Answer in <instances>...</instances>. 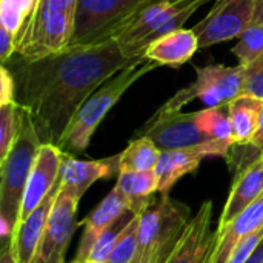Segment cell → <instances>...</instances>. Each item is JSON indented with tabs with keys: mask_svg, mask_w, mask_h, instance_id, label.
Wrapping results in <instances>:
<instances>
[{
	"mask_svg": "<svg viewBox=\"0 0 263 263\" xmlns=\"http://www.w3.org/2000/svg\"><path fill=\"white\" fill-rule=\"evenodd\" d=\"M247 66L208 65L196 68L197 79L177 91L163 106L166 111H179L186 103L200 99L208 106L227 105L243 92Z\"/></svg>",
	"mask_w": 263,
	"mask_h": 263,
	"instance_id": "obj_8",
	"label": "cell"
},
{
	"mask_svg": "<svg viewBox=\"0 0 263 263\" xmlns=\"http://www.w3.org/2000/svg\"><path fill=\"white\" fill-rule=\"evenodd\" d=\"M197 123L210 140L228 142L233 145V131L228 114V103L208 106L197 112Z\"/></svg>",
	"mask_w": 263,
	"mask_h": 263,
	"instance_id": "obj_24",
	"label": "cell"
},
{
	"mask_svg": "<svg viewBox=\"0 0 263 263\" xmlns=\"http://www.w3.org/2000/svg\"><path fill=\"white\" fill-rule=\"evenodd\" d=\"M197 49H200V45L194 29L180 28L153 42L145 52V59L160 66L166 65L176 68L190 62Z\"/></svg>",
	"mask_w": 263,
	"mask_h": 263,
	"instance_id": "obj_20",
	"label": "cell"
},
{
	"mask_svg": "<svg viewBox=\"0 0 263 263\" xmlns=\"http://www.w3.org/2000/svg\"><path fill=\"white\" fill-rule=\"evenodd\" d=\"M119 173L120 154L100 160H79L65 153L60 168V191L80 200L97 180L119 176Z\"/></svg>",
	"mask_w": 263,
	"mask_h": 263,
	"instance_id": "obj_14",
	"label": "cell"
},
{
	"mask_svg": "<svg viewBox=\"0 0 263 263\" xmlns=\"http://www.w3.org/2000/svg\"><path fill=\"white\" fill-rule=\"evenodd\" d=\"M37 0H0V26L18 37Z\"/></svg>",
	"mask_w": 263,
	"mask_h": 263,
	"instance_id": "obj_26",
	"label": "cell"
},
{
	"mask_svg": "<svg viewBox=\"0 0 263 263\" xmlns=\"http://www.w3.org/2000/svg\"><path fill=\"white\" fill-rule=\"evenodd\" d=\"M262 109L263 99L251 94H240L228 103L233 146H247L251 142L259 126Z\"/></svg>",
	"mask_w": 263,
	"mask_h": 263,
	"instance_id": "obj_21",
	"label": "cell"
},
{
	"mask_svg": "<svg viewBox=\"0 0 263 263\" xmlns=\"http://www.w3.org/2000/svg\"><path fill=\"white\" fill-rule=\"evenodd\" d=\"M40 145L42 140L29 109L20 106L18 134L8 156L0 160V222L2 234L8 242L17 227L25 188Z\"/></svg>",
	"mask_w": 263,
	"mask_h": 263,
	"instance_id": "obj_2",
	"label": "cell"
},
{
	"mask_svg": "<svg viewBox=\"0 0 263 263\" xmlns=\"http://www.w3.org/2000/svg\"><path fill=\"white\" fill-rule=\"evenodd\" d=\"M262 0H217L210 14L193 29L200 49L240 37L253 23Z\"/></svg>",
	"mask_w": 263,
	"mask_h": 263,
	"instance_id": "obj_9",
	"label": "cell"
},
{
	"mask_svg": "<svg viewBox=\"0 0 263 263\" xmlns=\"http://www.w3.org/2000/svg\"><path fill=\"white\" fill-rule=\"evenodd\" d=\"M142 60L146 59H126L117 39L69 45L32 60L14 55L9 69L15 79V102L29 109L42 143L59 145L82 103L108 79Z\"/></svg>",
	"mask_w": 263,
	"mask_h": 263,
	"instance_id": "obj_1",
	"label": "cell"
},
{
	"mask_svg": "<svg viewBox=\"0 0 263 263\" xmlns=\"http://www.w3.org/2000/svg\"><path fill=\"white\" fill-rule=\"evenodd\" d=\"M69 263H80V262H79V260H77V259H74V260H72V262H69Z\"/></svg>",
	"mask_w": 263,
	"mask_h": 263,
	"instance_id": "obj_37",
	"label": "cell"
},
{
	"mask_svg": "<svg viewBox=\"0 0 263 263\" xmlns=\"http://www.w3.org/2000/svg\"><path fill=\"white\" fill-rule=\"evenodd\" d=\"M256 23H263V0L260 2V6H259V12H257V17H256Z\"/></svg>",
	"mask_w": 263,
	"mask_h": 263,
	"instance_id": "obj_36",
	"label": "cell"
},
{
	"mask_svg": "<svg viewBox=\"0 0 263 263\" xmlns=\"http://www.w3.org/2000/svg\"><path fill=\"white\" fill-rule=\"evenodd\" d=\"M233 54L239 59V65L248 66L263 54V23H253L239 37Z\"/></svg>",
	"mask_w": 263,
	"mask_h": 263,
	"instance_id": "obj_25",
	"label": "cell"
},
{
	"mask_svg": "<svg viewBox=\"0 0 263 263\" xmlns=\"http://www.w3.org/2000/svg\"><path fill=\"white\" fill-rule=\"evenodd\" d=\"M260 228H263V196L228 225L217 228L210 263L228 262L234 248Z\"/></svg>",
	"mask_w": 263,
	"mask_h": 263,
	"instance_id": "obj_18",
	"label": "cell"
},
{
	"mask_svg": "<svg viewBox=\"0 0 263 263\" xmlns=\"http://www.w3.org/2000/svg\"><path fill=\"white\" fill-rule=\"evenodd\" d=\"M116 186L126 196L131 214H142L154 203V193L159 191L156 170L123 171L117 176Z\"/></svg>",
	"mask_w": 263,
	"mask_h": 263,
	"instance_id": "obj_22",
	"label": "cell"
},
{
	"mask_svg": "<svg viewBox=\"0 0 263 263\" xmlns=\"http://www.w3.org/2000/svg\"><path fill=\"white\" fill-rule=\"evenodd\" d=\"M128 223V220H120L117 222L112 228H109L106 233L102 234V237L94 243L88 259L85 263H108L109 257L114 251V247L125 228V225Z\"/></svg>",
	"mask_w": 263,
	"mask_h": 263,
	"instance_id": "obj_29",
	"label": "cell"
},
{
	"mask_svg": "<svg viewBox=\"0 0 263 263\" xmlns=\"http://www.w3.org/2000/svg\"><path fill=\"white\" fill-rule=\"evenodd\" d=\"M245 263H263V240Z\"/></svg>",
	"mask_w": 263,
	"mask_h": 263,
	"instance_id": "obj_35",
	"label": "cell"
},
{
	"mask_svg": "<svg viewBox=\"0 0 263 263\" xmlns=\"http://www.w3.org/2000/svg\"><path fill=\"white\" fill-rule=\"evenodd\" d=\"M60 191V177L51 193L45 197V200L23 220H20L9 239V248L14 254L17 263H32L37 248L40 245L42 236L45 233L51 210Z\"/></svg>",
	"mask_w": 263,
	"mask_h": 263,
	"instance_id": "obj_17",
	"label": "cell"
},
{
	"mask_svg": "<svg viewBox=\"0 0 263 263\" xmlns=\"http://www.w3.org/2000/svg\"><path fill=\"white\" fill-rule=\"evenodd\" d=\"M263 196V156L234 176L231 193L219 219L222 228Z\"/></svg>",
	"mask_w": 263,
	"mask_h": 263,
	"instance_id": "obj_19",
	"label": "cell"
},
{
	"mask_svg": "<svg viewBox=\"0 0 263 263\" xmlns=\"http://www.w3.org/2000/svg\"><path fill=\"white\" fill-rule=\"evenodd\" d=\"M162 151L148 137H134L120 153V173L156 170ZM119 173V174H120Z\"/></svg>",
	"mask_w": 263,
	"mask_h": 263,
	"instance_id": "obj_23",
	"label": "cell"
},
{
	"mask_svg": "<svg viewBox=\"0 0 263 263\" xmlns=\"http://www.w3.org/2000/svg\"><path fill=\"white\" fill-rule=\"evenodd\" d=\"M0 263H17L14 259V254L9 248V243L6 242L3 245V250H2V256H0Z\"/></svg>",
	"mask_w": 263,
	"mask_h": 263,
	"instance_id": "obj_34",
	"label": "cell"
},
{
	"mask_svg": "<svg viewBox=\"0 0 263 263\" xmlns=\"http://www.w3.org/2000/svg\"><path fill=\"white\" fill-rule=\"evenodd\" d=\"M15 102V79L6 65L0 68V105Z\"/></svg>",
	"mask_w": 263,
	"mask_h": 263,
	"instance_id": "obj_32",
	"label": "cell"
},
{
	"mask_svg": "<svg viewBox=\"0 0 263 263\" xmlns=\"http://www.w3.org/2000/svg\"><path fill=\"white\" fill-rule=\"evenodd\" d=\"M79 202L59 191L32 263H65L71 239L79 227L76 220Z\"/></svg>",
	"mask_w": 263,
	"mask_h": 263,
	"instance_id": "obj_11",
	"label": "cell"
},
{
	"mask_svg": "<svg viewBox=\"0 0 263 263\" xmlns=\"http://www.w3.org/2000/svg\"><path fill=\"white\" fill-rule=\"evenodd\" d=\"M79 0H37L18 37L15 55L39 59L69 46Z\"/></svg>",
	"mask_w": 263,
	"mask_h": 263,
	"instance_id": "obj_4",
	"label": "cell"
},
{
	"mask_svg": "<svg viewBox=\"0 0 263 263\" xmlns=\"http://www.w3.org/2000/svg\"><path fill=\"white\" fill-rule=\"evenodd\" d=\"M63 154L65 153L57 145H52V143L40 145V149L37 153L34 166L31 170V174L25 188L18 222L26 219L55 186L60 177Z\"/></svg>",
	"mask_w": 263,
	"mask_h": 263,
	"instance_id": "obj_13",
	"label": "cell"
},
{
	"mask_svg": "<svg viewBox=\"0 0 263 263\" xmlns=\"http://www.w3.org/2000/svg\"><path fill=\"white\" fill-rule=\"evenodd\" d=\"M242 94H251L263 99V54L245 71V85Z\"/></svg>",
	"mask_w": 263,
	"mask_h": 263,
	"instance_id": "obj_30",
	"label": "cell"
},
{
	"mask_svg": "<svg viewBox=\"0 0 263 263\" xmlns=\"http://www.w3.org/2000/svg\"><path fill=\"white\" fill-rule=\"evenodd\" d=\"M126 213H131L129 202L126 196L117 186H114L112 191L99 203V206L82 222L83 234L79 242L76 259L80 263L86 262L94 243L102 237L103 233L120 222Z\"/></svg>",
	"mask_w": 263,
	"mask_h": 263,
	"instance_id": "obj_16",
	"label": "cell"
},
{
	"mask_svg": "<svg viewBox=\"0 0 263 263\" xmlns=\"http://www.w3.org/2000/svg\"><path fill=\"white\" fill-rule=\"evenodd\" d=\"M140 214H133L125 225L108 263H133L139 242Z\"/></svg>",
	"mask_w": 263,
	"mask_h": 263,
	"instance_id": "obj_27",
	"label": "cell"
},
{
	"mask_svg": "<svg viewBox=\"0 0 263 263\" xmlns=\"http://www.w3.org/2000/svg\"><path fill=\"white\" fill-rule=\"evenodd\" d=\"M231 143L220 140H210L196 146L162 151L156 174L159 179V194H170V190L185 174L194 173L206 157H228Z\"/></svg>",
	"mask_w": 263,
	"mask_h": 263,
	"instance_id": "obj_12",
	"label": "cell"
},
{
	"mask_svg": "<svg viewBox=\"0 0 263 263\" xmlns=\"http://www.w3.org/2000/svg\"><path fill=\"white\" fill-rule=\"evenodd\" d=\"M15 49L17 37L6 28L0 26V63L6 65L15 55Z\"/></svg>",
	"mask_w": 263,
	"mask_h": 263,
	"instance_id": "obj_33",
	"label": "cell"
},
{
	"mask_svg": "<svg viewBox=\"0 0 263 263\" xmlns=\"http://www.w3.org/2000/svg\"><path fill=\"white\" fill-rule=\"evenodd\" d=\"M197 112H183L180 109L166 111L159 108V111L136 131L134 137L151 139L160 151L180 149L210 142L199 128Z\"/></svg>",
	"mask_w": 263,
	"mask_h": 263,
	"instance_id": "obj_10",
	"label": "cell"
},
{
	"mask_svg": "<svg viewBox=\"0 0 263 263\" xmlns=\"http://www.w3.org/2000/svg\"><path fill=\"white\" fill-rule=\"evenodd\" d=\"M159 66L160 65L153 60H142L126 66L108 79L77 109L57 146L71 156L83 153L89 146L94 131L111 111V108L139 79Z\"/></svg>",
	"mask_w": 263,
	"mask_h": 263,
	"instance_id": "obj_3",
	"label": "cell"
},
{
	"mask_svg": "<svg viewBox=\"0 0 263 263\" xmlns=\"http://www.w3.org/2000/svg\"><path fill=\"white\" fill-rule=\"evenodd\" d=\"M213 202L206 200L190 220L174 253L166 263H210L216 240V231L211 230Z\"/></svg>",
	"mask_w": 263,
	"mask_h": 263,
	"instance_id": "obj_15",
	"label": "cell"
},
{
	"mask_svg": "<svg viewBox=\"0 0 263 263\" xmlns=\"http://www.w3.org/2000/svg\"><path fill=\"white\" fill-rule=\"evenodd\" d=\"M263 240V228H260L259 231H256L254 234L248 236L247 239H243L231 253L230 259L227 263H245L250 256L254 253V250L260 245V242Z\"/></svg>",
	"mask_w": 263,
	"mask_h": 263,
	"instance_id": "obj_31",
	"label": "cell"
},
{
	"mask_svg": "<svg viewBox=\"0 0 263 263\" xmlns=\"http://www.w3.org/2000/svg\"><path fill=\"white\" fill-rule=\"evenodd\" d=\"M191 211L183 203L160 196L140 214L139 242L133 263H166L185 233Z\"/></svg>",
	"mask_w": 263,
	"mask_h": 263,
	"instance_id": "obj_5",
	"label": "cell"
},
{
	"mask_svg": "<svg viewBox=\"0 0 263 263\" xmlns=\"http://www.w3.org/2000/svg\"><path fill=\"white\" fill-rule=\"evenodd\" d=\"M153 2L156 0H79L69 45H96L117 39Z\"/></svg>",
	"mask_w": 263,
	"mask_h": 263,
	"instance_id": "obj_7",
	"label": "cell"
},
{
	"mask_svg": "<svg viewBox=\"0 0 263 263\" xmlns=\"http://www.w3.org/2000/svg\"><path fill=\"white\" fill-rule=\"evenodd\" d=\"M20 126V105L17 102L0 105V160H3L17 134Z\"/></svg>",
	"mask_w": 263,
	"mask_h": 263,
	"instance_id": "obj_28",
	"label": "cell"
},
{
	"mask_svg": "<svg viewBox=\"0 0 263 263\" xmlns=\"http://www.w3.org/2000/svg\"><path fill=\"white\" fill-rule=\"evenodd\" d=\"M208 0H156L143 8L133 25L117 37L126 59L145 57L148 46L160 37L183 28V23Z\"/></svg>",
	"mask_w": 263,
	"mask_h": 263,
	"instance_id": "obj_6",
	"label": "cell"
}]
</instances>
